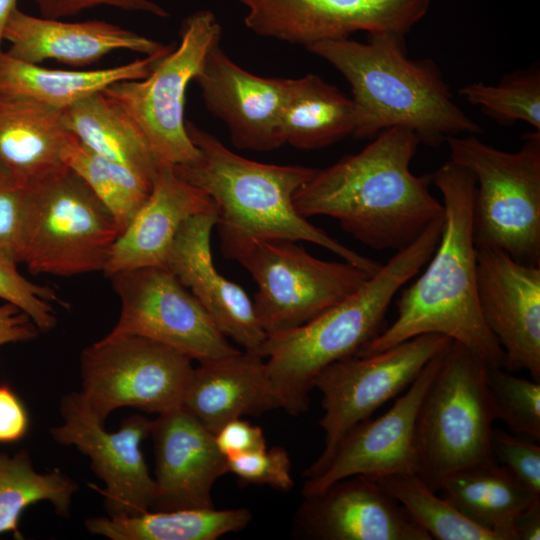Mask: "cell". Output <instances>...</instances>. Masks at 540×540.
Here are the masks:
<instances>
[{"mask_svg":"<svg viewBox=\"0 0 540 540\" xmlns=\"http://www.w3.org/2000/svg\"><path fill=\"white\" fill-rule=\"evenodd\" d=\"M112 214L119 235L147 200L153 182L133 169L94 152L71 135L62 155Z\"/></svg>","mask_w":540,"mask_h":540,"instance_id":"obj_32","label":"cell"},{"mask_svg":"<svg viewBox=\"0 0 540 540\" xmlns=\"http://www.w3.org/2000/svg\"><path fill=\"white\" fill-rule=\"evenodd\" d=\"M227 467L244 483L268 485L280 491H289L294 485L290 457L280 446L228 458Z\"/></svg>","mask_w":540,"mask_h":540,"instance_id":"obj_38","label":"cell"},{"mask_svg":"<svg viewBox=\"0 0 540 540\" xmlns=\"http://www.w3.org/2000/svg\"><path fill=\"white\" fill-rule=\"evenodd\" d=\"M186 128L199 150V158L172 168L214 202L225 257L234 259L256 241L286 239L321 246L369 276L380 269L382 264L341 244L295 209L296 192L315 174L316 168L254 161L230 150L191 121H186Z\"/></svg>","mask_w":540,"mask_h":540,"instance_id":"obj_3","label":"cell"},{"mask_svg":"<svg viewBox=\"0 0 540 540\" xmlns=\"http://www.w3.org/2000/svg\"><path fill=\"white\" fill-rule=\"evenodd\" d=\"M444 350L425 365L412 384L395 398L390 409L352 426L323 462L308 467L304 472L303 497L321 492L332 483L354 475L377 479L417 473L418 411L441 364Z\"/></svg>","mask_w":540,"mask_h":540,"instance_id":"obj_15","label":"cell"},{"mask_svg":"<svg viewBox=\"0 0 540 540\" xmlns=\"http://www.w3.org/2000/svg\"><path fill=\"white\" fill-rule=\"evenodd\" d=\"M162 56H146L111 68L75 71L48 69L20 61L1 51L0 95L27 99L63 110L115 82L147 77Z\"/></svg>","mask_w":540,"mask_h":540,"instance_id":"obj_27","label":"cell"},{"mask_svg":"<svg viewBox=\"0 0 540 540\" xmlns=\"http://www.w3.org/2000/svg\"><path fill=\"white\" fill-rule=\"evenodd\" d=\"M39 333L33 320L18 306L8 302L0 306V346L32 341Z\"/></svg>","mask_w":540,"mask_h":540,"instance_id":"obj_43","label":"cell"},{"mask_svg":"<svg viewBox=\"0 0 540 540\" xmlns=\"http://www.w3.org/2000/svg\"><path fill=\"white\" fill-rule=\"evenodd\" d=\"M515 540L540 539V501L535 502L516 520Z\"/></svg>","mask_w":540,"mask_h":540,"instance_id":"obj_44","label":"cell"},{"mask_svg":"<svg viewBox=\"0 0 540 540\" xmlns=\"http://www.w3.org/2000/svg\"><path fill=\"white\" fill-rule=\"evenodd\" d=\"M42 17L61 19L73 16L83 10L100 6H112L126 11H139L158 17H167L168 13L161 6L150 0H33Z\"/></svg>","mask_w":540,"mask_h":540,"instance_id":"obj_40","label":"cell"},{"mask_svg":"<svg viewBox=\"0 0 540 540\" xmlns=\"http://www.w3.org/2000/svg\"><path fill=\"white\" fill-rule=\"evenodd\" d=\"M107 277L121 304L111 333L156 341L199 363L239 351L165 267L121 270Z\"/></svg>","mask_w":540,"mask_h":540,"instance_id":"obj_13","label":"cell"},{"mask_svg":"<svg viewBox=\"0 0 540 540\" xmlns=\"http://www.w3.org/2000/svg\"><path fill=\"white\" fill-rule=\"evenodd\" d=\"M437 492L465 517L496 533L501 540H515L516 520L540 501V496L496 460L446 476Z\"/></svg>","mask_w":540,"mask_h":540,"instance_id":"obj_26","label":"cell"},{"mask_svg":"<svg viewBox=\"0 0 540 540\" xmlns=\"http://www.w3.org/2000/svg\"><path fill=\"white\" fill-rule=\"evenodd\" d=\"M355 128L351 98L316 74L289 78L280 121L284 144L313 150L329 146Z\"/></svg>","mask_w":540,"mask_h":540,"instance_id":"obj_29","label":"cell"},{"mask_svg":"<svg viewBox=\"0 0 540 540\" xmlns=\"http://www.w3.org/2000/svg\"><path fill=\"white\" fill-rule=\"evenodd\" d=\"M487 364L451 340L431 381L416 421L417 474L437 492L457 471L496 460L491 450L496 410Z\"/></svg>","mask_w":540,"mask_h":540,"instance_id":"obj_6","label":"cell"},{"mask_svg":"<svg viewBox=\"0 0 540 540\" xmlns=\"http://www.w3.org/2000/svg\"><path fill=\"white\" fill-rule=\"evenodd\" d=\"M77 490V482L59 468L37 472L26 450L12 456L0 452V534L11 532L22 539L20 515L40 501L50 502L58 516L68 518Z\"/></svg>","mask_w":540,"mask_h":540,"instance_id":"obj_31","label":"cell"},{"mask_svg":"<svg viewBox=\"0 0 540 540\" xmlns=\"http://www.w3.org/2000/svg\"><path fill=\"white\" fill-rule=\"evenodd\" d=\"M221 35L212 11H196L183 20L178 46L147 77L115 82L102 91L134 121L161 164L186 165L199 158L184 119L186 91Z\"/></svg>","mask_w":540,"mask_h":540,"instance_id":"obj_9","label":"cell"},{"mask_svg":"<svg viewBox=\"0 0 540 540\" xmlns=\"http://www.w3.org/2000/svg\"><path fill=\"white\" fill-rule=\"evenodd\" d=\"M2 38L9 43L5 51L9 56L32 64L53 59L86 66L117 50L146 56L165 55L171 50L168 45L106 21L38 18L17 7L7 19Z\"/></svg>","mask_w":540,"mask_h":540,"instance_id":"obj_22","label":"cell"},{"mask_svg":"<svg viewBox=\"0 0 540 540\" xmlns=\"http://www.w3.org/2000/svg\"><path fill=\"white\" fill-rule=\"evenodd\" d=\"M429 176L443 198L439 242L422 275L398 298L394 322L355 355L375 354L418 335L435 333L463 344L488 367H502L503 350L485 324L478 302L475 178L451 160Z\"/></svg>","mask_w":540,"mask_h":540,"instance_id":"obj_2","label":"cell"},{"mask_svg":"<svg viewBox=\"0 0 540 540\" xmlns=\"http://www.w3.org/2000/svg\"><path fill=\"white\" fill-rule=\"evenodd\" d=\"M193 81L207 110L225 124L236 148L271 151L284 145L280 121L289 78L253 74L218 43Z\"/></svg>","mask_w":540,"mask_h":540,"instance_id":"obj_18","label":"cell"},{"mask_svg":"<svg viewBox=\"0 0 540 540\" xmlns=\"http://www.w3.org/2000/svg\"><path fill=\"white\" fill-rule=\"evenodd\" d=\"M459 95L483 113L503 125L518 121L540 131V70L538 67L516 70L496 85L469 83Z\"/></svg>","mask_w":540,"mask_h":540,"instance_id":"obj_34","label":"cell"},{"mask_svg":"<svg viewBox=\"0 0 540 540\" xmlns=\"http://www.w3.org/2000/svg\"><path fill=\"white\" fill-rule=\"evenodd\" d=\"M214 437L226 459L266 448L263 430L241 418L223 425Z\"/></svg>","mask_w":540,"mask_h":540,"instance_id":"obj_41","label":"cell"},{"mask_svg":"<svg viewBox=\"0 0 540 540\" xmlns=\"http://www.w3.org/2000/svg\"><path fill=\"white\" fill-rule=\"evenodd\" d=\"M477 294L484 322L503 350L502 368L527 371L540 382V266L477 248Z\"/></svg>","mask_w":540,"mask_h":540,"instance_id":"obj_17","label":"cell"},{"mask_svg":"<svg viewBox=\"0 0 540 540\" xmlns=\"http://www.w3.org/2000/svg\"><path fill=\"white\" fill-rule=\"evenodd\" d=\"M487 384L497 420L513 432L540 440V382L517 377L502 367H488Z\"/></svg>","mask_w":540,"mask_h":540,"instance_id":"obj_35","label":"cell"},{"mask_svg":"<svg viewBox=\"0 0 540 540\" xmlns=\"http://www.w3.org/2000/svg\"><path fill=\"white\" fill-rule=\"evenodd\" d=\"M431 539L501 540L465 517L446 498L437 495L417 473L395 474L375 479Z\"/></svg>","mask_w":540,"mask_h":540,"instance_id":"obj_33","label":"cell"},{"mask_svg":"<svg viewBox=\"0 0 540 540\" xmlns=\"http://www.w3.org/2000/svg\"><path fill=\"white\" fill-rule=\"evenodd\" d=\"M181 407L215 434L229 421L279 409V404L265 359L244 350L193 368Z\"/></svg>","mask_w":540,"mask_h":540,"instance_id":"obj_24","label":"cell"},{"mask_svg":"<svg viewBox=\"0 0 540 540\" xmlns=\"http://www.w3.org/2000/svg\"><path fill=\"white\" fill-rule=\"evenodd\" d=\"M29 429V416L25 406L13 390L0 385V443L22 439Z\"/></svg>","mask_w":540,"mask_h":540,"instance_id":"obj_42","label":"cell"},{"mask_svg":"<svg viewBox=\"0 0 540 540\" xmlns=\"http://www.w3.org/2000/svg\"><path fill=\"white\" fill-rule=\"evenodd\" d=\"M420 144L403 128L379 133L360 152L315 174L296 192L299 214L330 216L375 250L398 251L415 241L444 206L430 192V176H416L411 161Z\"/></svg>","mask_w":540,"mask_h":540,"instance_id":"obj_1","label":"cell"},{"mask_svg":"<svg viewBox=\"0 0 540 540\" xmlns=\"http://www.w3.org/2000/svg\"><path fill=\"white\" fill-rule=\"evenodd\" d=\"M450 160L475 178L473 230L476 248L498 249L540 266V131L521 147L503 151L476 135L445 141Z\"/></svg>","mask_w":540,"mask_h":540,"instance_id":"obj_7","label":"cell"},{"mask_svg":"<svg viewBox=\"0 0 540 540\" xmlns=\"http://www.w3.org/2000/svg\"><path fill=\"white\" fill-rule=\"evenodd\" d=\"M118 237L110 211L66 165L27 183L22 264L31 273L104 271Z\"/></svg>","mask_w":540,"mask_h":540,"instance_id":"obj_8","label":"cell"},{"mask_svg":"<svg viewBox=\"0 0 540 540\" xmlns=\"http://www.w3.org/2000/svg\"><path fill=\"white\" fill-rule=\"evenodd\" d=\"M295 530L315 540H432L374 478L363 475L305 496Z\"/></svg>","mask_w":540,"mask_h":540,"instance_id":"obj_19","label":"cell"},{"mask_svg":"<svg viewBox=\"0 0 540 540\" xmlns=\"http://www.w3.org/2000/svg\"><path fill=\"white\" fill-rule=\"evenodd\" d=\"M155 491L151 511L214 507L211 490L228 472L214 434L181 406L152 420Z\"/></svg>","mask_w":540,"mask_h":540,"instance_id":"obj_20","label":"cell"},{"mask_svg":"<svg viewBox=\"0 0 540 540\" xmlns=\"http://www.w3.org/2000/svg\"><path fill=\"white\" fill-rule=\"evenodd\" d=\"M17 7V0H0V53L3 42L2 34L11 12Z\"/></svg>","mask_w":540,"mask_h":540,"instance_id":"obj_45","label":"cell"},{"mask_svg":"<svg viewBox=\"0 0 540 540\" xmlns=\"http://www.w3.org/2000/svg\"><path fill=\"white\" fill-rule=\"evenodd\" d=\"M216 220V206L187 219L176 233L165 268L197 298L226 338L257 352L267 334L253 302L240 285L218 272L212 260L210 240Z\"/></svg>","mask_w":540,"mask_h":540,"instance_id":"obj_21","label":"cell"},{"mask_svg":"<svg viewBox=\"0 0 540 540\" xmlns=\"http://www.w3.org/2000/svg\"><path fill=\"white\" fill-rule=\"evenodd\" d=\"M61 117L82 144L154 181L161 163L134 121L102 91L64 108Z\"/></svg>","mask_w":540,"mask_h":540,"instance_id":"obj_28","label":"cell"},{"mask_svg":"<svg viewBox=\"0 0 540 540\" xmlns=\"http://www.w3.org/2000/svg\"><path fill=\"white\" fill-rule=\"evenodd\" d=\"M443 224L444 216L433 221L341 302L301 326L267 336L256 353L265 359L279 409L293 416L307 411L316 376L355 355L385 328L393 297L429 261Z\"/></svg>","mask_w":540,"mask_h":540,"instance_id":"obj_5","label":"cell"},{"mask_svg":"<svg viewBox=\"0 0 540 540\" xmlns=\"http://www.w3.org/2000/svg\"><path fill=\"white\" fill-rule=\"evenodd\" d=\"M0 299L22 309L40 332H48L57 324L54 303H61L57 292L36 284L21 275L16 266L0 260Z\"/></svg>","mask_w":540,"mask_h":540,"instance_id":"obj_36","label":"cell"},{"mask_svg":"<svg viewBox=\"0 0 540 540\" xmlns=\"http://www.w3.org/2000/svg\"><path fill=\"white\" fill-rule=\"evenodd\" d=\"M61 110L0 95V165L25 183L64 165L71 137Z\"/></svg>","mask_w":540,"mask_h":540,"instance_id":"obj_25","label":"cell"},{"mask_svg":"<svg viewBox=\"0 0 540 540\" xmlns=\"http://www.w3.org/2000/svg\"><path fill=\"white\" fill-rule=\"evenodd\" d=\"M27 183L0 165V260L22 264Z\"/></svg>","mask_w":540,"mask_h":540,"instance_id":"obj_37","label":"cell"},{"mask_svg":"<svg viewBox=\"0 0 540 540\" xmlns=\"http://www.w3.org/2000/svg\"><path fill=\"white\" fill-rule=\"evenodd\" d=\"M61 425L50 429L53 440L76 447L90 459L94 474L104 488L89 484L103 496L111 517L135 516L150 510L155 491L141 443L150 435L152 420L138 415L125 418L114 432L95 420L84 407L78 392L60 401Z\"/></svg>","mask_w":540,"mask_h":540,"instance_id":"obj_14","label":"cell"},{"mask_svg":"<svg viewBox=\"0 0 540 540\" xmlns=\"http://www.w3.org/2000/svg\"><path fill=\"white\" fill-rule=\"evenodd\" d=\"M191 361L156 341L110 332L82 351L78 394L103 425L111 412L123 407L159 415L181 406Z\"/></svg>","mask_w":540,"mask_h":540,"instance_id":"obj_10","label":"cell"},{"mask_svg":"<svg viewBox=\"0 0 540 540\" xmlns=\"http://www.w3.org/2000/svg\"><path fill=\"white\" fill-rule=\"evenodd\" d=\"M305 48L349 83L356 138H374L398 127L413 132L420 143L437 146L451 136L482 133L455 103L436 63L408 56L403 35L374 33L366 42L343 38Z\"/></svg>","mask_w":540,"mask_h":540,"instance_id":"obj_4","label":"cell"},{"mask_svg":"<svg viewBox=\"0 0 540 540\" xmlns=\"http://www.w3.org/2000/svg\"><path fill=\"white\" fill-rule=\"evenodd\" d=\"M252 518L246 508H188L147 511L135 516L91 517L84 521L93 535L111 540H216L247 527Z\"/></svg>","mask_w":540,"mask_h":540,"instance_id":"obj_30","label":"cell"},{"mask_svg":"<svg viewBox=\"0 0 540 540\" xmlns=\"http://www.w3.org/2000/svg\"><path fill=\"white\" fill-rule=\"evenodd\" d=\"M213 208L205 192L180 178L171 165L161 164L147 200L115 241L103 272L109 276L133 268L165 267L180 226Z\"/></svg>","mask_w":540,"mask_h":540,"instance_id":"obj_23","label":"cell"},{"mask_svg":"<svg viewBox=\"0 0 540 540\" xmlns=\"http://www.w3.org/2000/svg\"><path fill=\"white\" fill-rule=\"evenodd\" d=\"M526 436L493 428L491 450L496 461L508 468L531 492L540 496V446Z\"/></svg>","mask_w":540,"mask_h":540,"instance_id":"obj_39","label":"cell"},{"mask_svg":"<svg viewBox=\"0 0 540 540\" xmlns=\"http://www.w3.org/2000/svg\"><path fill=\"white\" fill-rule=\"evenodd\" d=\"M295 242L256 241L234 258L258 285L252 302L267 336L307 323L354 293L370 277L346 261L316 258Z\"/></svg>","mask_w":540,"mask_h":540,"instance_id":"obj_11","label":"cell"},{"mask_svg":"<svg viewBox=\"0 0 540 540\" xmlns=\"http://www.w3.org/2000/svg\"><path fill=\"white\" fill-rule=\"evenodd\" d=\"M255 34L307 47L358 31L405 36L431 0H237Z\"/></svg>","mask_w":540,"mask_h":540,"instance_id":"obj_16","label":"cell"},{"mask_svg":"<svg viewBox=\"0 0 540 540\" xmlns=\"http://www.w3.org/2000/svg\"><path fill=\"white\" fill-rule=\"evenodd\" d=\"M450 341L441 334H422L381 352L353 355L324 368L313 382L322 394L319 424L324 448L311 465L323 462L352 426L403 393Z\"/></svg>","mask_w":540,"mask_h":540,"instance_id":"obj_12","label":"cell"}]
</instances>
